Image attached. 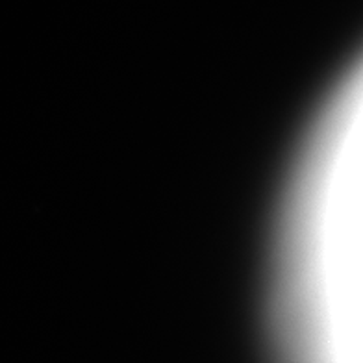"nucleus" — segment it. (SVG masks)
Wrapping results in <instances>:
<instances>
[{"label": "nucleus", "mask_w": 363, "mask_h": 363, "mask_svg": "<svg viewBox=\"0 0 363 363\" xmlns=\"http://www.w3.org/2000/svg\"><path fill=\"white\" fill-rule=\"evenodd\" d=\"M362 63L308 123L284 182L265 282L272 363H363Z\"/></svg>", "instance_id": "nucleus-1"}]
</instances>
